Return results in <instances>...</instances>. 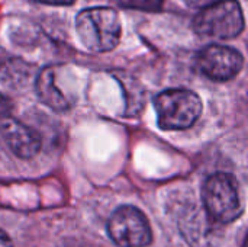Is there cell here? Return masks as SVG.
<instances>
[{
	"label": "cell",
	"mask_w": 248,
	"mask_h": 247,
	"mask_svg": "<svg viewBox=\"0 0 248 247\" xmlns=\"http://www.w3.org/2000/svg\"><path fill=\"white\" fill-rule=\"evenodd\" d=\"M76 29L81 44L92 52L112 51L121 41L122 26L116 10L90 7L77 15Z\"/></svg>",
	"instance_id": "obj_1"
},
{
	"label": "cell",
	"mask_w": 248,
	"mask_h": 247,
	"mask_svg": "<svg viewBox=\"0 0 248 247\" xmlns=\"http://www.w3.org/2000/svg\"><path fill=\"white\" fill-rule=\"evenodd\" d=\"M158 127L164 131L190 128L202 114L201 98L187 89H169L154 99Z\"/></svg>",
	"instance_id": "obj_2"
},
{
	"label": "cell",
	"mask_w": 248,
	"mask_h": 247,
	"mask_svg": "<svg viewBox=\"0 0 248 247\" xmlns=\"http://www.w3.org/2000/svg\"><path fill=\"white\" fill-rule=\"evenodd\" d=\"M196 33L217 39H232L244 31V15L237 0H215L193 19Z\"/></svg>",
	"instance_id": "obj_3"
},
{
	"label": "cell",
	"mask_w": 248,
	"mask_h": 247,
	"mask_svg": "<svg viewBox=\"0 0 248 247\" xmlns=\"http://www.w3.org/2000/svg\"><path fill=\"white\" fill-rule=\"evenodd\" d=\"M202 199L208 215L219 224L232 223L241 214L238 182L230 173L209 176L202 189Z\"/></svg>",
	"instance_id": "obj_4"
},
{
	"label": "cell",
	"mask_w": 248,
	"mask_h": 247,
	"mask_svg": "<svg viewBox=\"0 0 248 247\" xmlns=\"http://www.w3.org/2000/svg\"><path fill=\"white\" fill-rule=\"evenodd\" d=\"M108 231L119 247H148L153 242V231L147 217L131 205L121 207L110 215Z\"/></svg>",
	"instance_id": "obj_5"
},
{
	"label": "cell",
	"mask_w": 248,
	"mask_h": 247,
	"mask_svg": "<svg viewBox=\"0 0 248 247\" xmlns=\"http://www.w3.org/2000/svg\"><path fill=\"white\" fill-rule=\"evenodd\" d=\"M198 66L206 77L217 82H227L241 71L244 58L240 51L231 47L209 45L201 51Z\"/></svg>",
	"instance_id": "obj_6"
},
{
	"label": "cell",
	"mask_w": 248,
	"mask_h": 247,
	"mask_svg": "<svg viewBox=\"0 0 248 247\" xmlns=\"http://www.w3.org/2000/svg\"><path fill=\"white\" fill-rule=\"evenodd\" d=\"M0 132L15 156L19 159H32L41 150L39 135L29 127L15 119H4Z\"/></svg>",
	"instance_id": "obj_7"
},
{
	"label": "cell",
	"mask_w": 248,
	"mask_h": 247,
	"mask_svg": "<svg viewBox=\"0 0 248 247\" xmlns=\"http://www.w3.org/2000/svg\"><path fill=\"white\" fill-rule=\"evenodd\" d=\"M38 99L57 112H64L70 109V100L60 92V89L55 84V68L54 67H45L38 74L36 83H35Z\"/></svg>",
	"instance_id": "obj_8"
},
{
	"label": "cell",
	"mask_w": 248,
	"mask_h": 247,
	"mask_svg": "<svg viewBox=\"0 0 248 247\" xmlns=\"http://www.w3.org/2000/svg\"><path fill=\"white\" fill-rule=\"evenodd\" d=\"M118 4L125 9H135L142 12H158L163 9L164 0H118Z\"/></svg>",
	"instance_id": "obj_9"
},
{
	"label": "cell",
	"mask_w": 248,
	"mask_h": 247,
	"mask_svg": "<svg viewBox=\"0 0 248 247\" xmlns=\"http://www.w3.org/2000/svg\"><path fill=\"white\" fill-rule=\"evenodd\" d=\"M185 1L190 7H205V6L214 3L215 0H185Z\"/></svg>",
	"instance_id": "obj_10"
},
{
	"label": "cell",
	"mask_w": 248,
	"mask_h": 247,
	"mask_svg": "<svg viewBox=\"0 0 248 247\" xmlns=\"http://www.w3.org/2000/svg\"><path fill=\"white\" fill-rule=\"evenodd\" d=\"M38 3H45V4H52V6H67L71 4L74 0H33Z\"/></svg>",
	"instance_id": "obj_11"
},
{
	"label": "cell",
	"mask_w": 248,
	"mask_h": 247,
	"mask_svg": "<svg viewBox=\"0 0 248 247\" xmlns=\"http://www.w3.org/2000/svg\"><path fill=\"white\" fill-rule=\"evenodd\" d=\"M0 247H13L10 237L3 230H0Z\"/></svg>",
	"instance_id": "obj_12"
},
{
	"label": "cell",
	"mask_w": 248,
	"mask_h": 247,
	"mask_svg": "<svg viewBox=\"0 0 248 247\" xmlns=\"http://www.w3.org/2000/svg\"><path fill=\"white\" fill-rule=\"evenodd\" d=\"M9 109H10V106H9L7 100L0 96V115H4Z\"/></svg>",
	"instance_id": "obj_13"
}]
</instances>
